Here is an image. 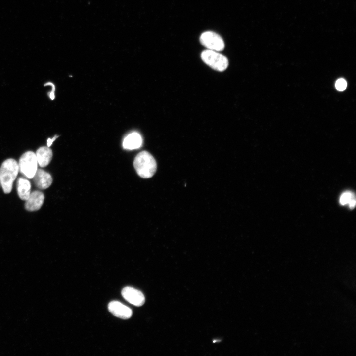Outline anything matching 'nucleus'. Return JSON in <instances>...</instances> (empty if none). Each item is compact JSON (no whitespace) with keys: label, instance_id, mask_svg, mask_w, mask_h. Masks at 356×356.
<instances>
[{"label":"nucleus","instance_id":"obj_1","mask_svg":"<svg viewBox=\"0 0 356 356\" xmlns=\"http://www.w3.org/2000/svg\"><path fill=\"white\" fill-rule=\"evenodd\" d=\"M19 172L18 163L13 159H8L1 164L0 168V183L5 194H8L11 191L13 182Z\"/></svg>","mask_w":356,"mask_h":356},{"label":"nucleus","instance_id":"obj_2","mask_svg":"<svg viewBox=\"0 0 356 356\" xmlns=\"http://www.w3.org/2000/svg\"><path fill=\"white\" fill-rule=\"evenodd\" d=\"M134 166L137 174L141 178H151L157 170V163L153 156L148 152L143 151L135 157Z\"/></svg>","mask_w":356,"mask_h":356},{"label":"nucleus","instance_id":"obj_3","mask_svg":"<svg viewBox=\"0 0 356 356\" xmlns=\"http://www.w3.org/2000/svg\"><path fill=\"white\" fill-rule=\"evenodd\" d=\"M202 61L212 69L223 71L228 66L229 62L227 57L218 51L206 49L201 54Z\"/></svg>","mask_w":356,"mask_h":356},{"label":"nucleus","instance_id":"obj_4","mask_svg":"<svg viewBox=\"0 0 356 356\" xmlns=\"http://www.w3.org/2000/svg\"><path fill=\"white\" fill-rule=\"evenodd\" d=\"M38 164L35 153L32 151H27L19 159V171L25 178L31 179L38 169Z\"/></svg>","mask_w":356,"mask_h":356},{"label":"nucleus","instance_id":"obj_5","mask_svg":"<svg viewBox=\"0 0 356 356\" xmlns=\"http://www.w3.org/2000/svg\"><path fill=\"white\" fill-rule=\"evenodd\" d=\"M199 40L201 44L207 49L219 52L223 50L225 47L222 38L218 34L213 31L203 32Z\"/></svg>","mask_w":356,"mask_h":356},{"label":"nucleus","instance_id":"obj_6","mask_svg":"<svg viewBox=\"0 0 356 356\" xmlns=\"http://www.w3.org/2000/svg\"><path fill=\"white\" fill-rule=\"evenodd\" d=\"M121 294L126 301L135 306H142L145 302L143 294L134 288L126 287L122 289Z\"/></svg>","mask_w":356,"mask_h":356},{"label":"nucleus","instance_id":"obj_7","mask_svg":"<svg viewBox=\"0 0 356 356\" xmlns=\"http://www.w3.org/2000/svg\"><path fill=\"white\" fill-rule=\"evenodd\" d=\"M108 308L113 315L121 319H129L132 315V310L118 301L110 302L108 305Z\"/></svg>","mask_w":356,"mask_h":356},{"label":"nucleus","instance_id":"obj_8","mask_svg":"<svg viewBox=\"0 0 356 356\" xmlns=\"http://www.w3.org/2000/svg\"><path fill=\"white\" fill-rule=\"evenodd\" d=\"M44 196L40 191H34L31 192L28 198L25 200V208L28 211H35L39 210L44 203Z\"/></svg>","mask_w":356,"mask_h":356},{"label":"nucleus","instance_id":"obj_9","mask_svg":"<svg viewBox=\"0 0 356 356\" xmlns=\"http://www.w3.org/2000/svg\"><path fill=\"white\" fill-rule=\"evenodd\" d=\"M34 184L40 189L48 188L52 182L50 174L42 169H38L32 178Z\"/></svg>","mask_w":356,"mask_h":356},{"label":"nucleus","instance_id":"obj_10","mask_svg":"<svg viewBox=\"0 0 356 356\" xmlns=\"http://www.w3.org/2000/svg\"><path fill=\"white\" fill-rule=\"evenodd\" d=\"M36 156L38 164L41 167L47 166L52 157V151L48 146H42L36 151Z\"/></svg>","mask_w":356,"mask_h":356},{"label":"nucleus","instance_id":"obj_11","mask_svg":"<svg viewBox=\"0 0 356 356\" xmlns=\"http://www.w3.org/2000/svg\"><path fill=\"white\" fill-rule=\"evenodd\" d=\"M142 144L141 136L136 132L127 135L123 140V147L125 149L133 150L139 148Z\"/></svg>","mask_w":356,"mask_h":356},{"label":"nucleus","instance_id":"obj_12","mask_svg":"<svg viewBox=\"0 0 356 356\" xmlns=\"http://www.w3.org/2000/svg\"><path fill=\"white\" fill-rule=\"evenodd\" d=\"M31 183L26 178L20 177L17 182V193L19 198L25 201L31 193Z\"/></svg>","mask_w":356,"mask_h":356},{"label":"nucleus","instance_id":"obj_13","mask_svg":"<svg viewBox=\"0 0 356 356\" xmlns=\"http://www.w3.org/2000/svg\"><path fill=\"white\" fill-rule=\"evenodd\" d=\"M355 198L354 194L351 191H347L342 194L340 197V203L342 205H346L353 199Z\"/></svg>","mask_w":356,"mask_h":356},{"label":"nucleus","instance_id":"obj_14","mask_svg":"<svg viewBox=\"0 0 356 356\" xmlns=\"http://www.w3.org/2000/svg\"><path fill=\"white\" fill-rule=\"evenodd\" d=\"M336 89L339 91H343L347 87L346 81L344 79H339L335 83Z\"/></svg>","mask_w":356,"mask_h":356},{"label":"nucleus","instance_id":"obj_15","mask_svg":"<svg viewBox=\"0 0 356 356\" xmlns=\"http://www.w3.org/2000/svg\"><path fill=\"white\" fill-rule=\"evenodd\" d=\"M48 85H50L52 86V90L50 92H49L48 93L49 96L51 100H53L55 98V95H54V91L55 90V85L52 83L48 82V83H46V84H45L44 85V86H47Z\"/></svg>","mask_w":356,"mask_h":356},{"label":"nucleus","instance_id":"obj_16","mask_svg":"<svg viewBox=\"0 0 356 356\" xmlns=\"http://www.w3.org/2000/svg\"><path fill=\"white\" fill-rule=\"evenodd\" d=\"M58 137L57 135L54 136L53 138H48L47 140V145L48 147H50L53 143V141L55 140V139Z\"/></svg>","mask_w":356,"mask_h":356},{"label":"nucleus","instance_id":"obj_17","mask_svg":"<svg viewBox=\"0 0 356 356\" xmlns=\"http://www.w3.org/2000/svg\"><path fill=\"white\" fill-rule=\"evenodd\" d=\"M349 206L350 208H353L355 205H356V200L355 199H352L349 203Z\"/></svg>","mask_w":356,"mask_h":356},{"label":"nucleus","instance_id":"obj_18","mask_svg":"<svg viewBox=\"0 0 356 356\" xmlns=\"http://www.w3.org/2000/svg\"><path fill=\"white\" fill-rule=\"evenodd\" d=\"M0 186H1V184H0Z\"/></svg>","mask_w":356,"mask_h":356}]
</instances>
